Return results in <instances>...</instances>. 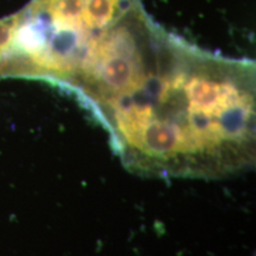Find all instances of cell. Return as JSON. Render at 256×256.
Instances as JSON below:
<instances>
[{
    "instance_id": "2",
    "label": "cell",
    "mask_w": 256,
    "mask_h": 256,
    "mask_svg": "<svg viewBox=\"0 0 256 256\" xmlns=\"http://www.w3.org/2000/svg\"><path fill=\"white\" fill-rule=\"evenodd\" d=\"M138 0H32L14 17L6 74L64 84L88 40Z\"/></svg>"
},
{
    "instance_id": "1",
    "label": "cell",
    "mask_w": 256,
    "mask_h": 256,
    "mask_svg": "<svg viewBox=\"0 0 256 256\" xmlns=\"http://www.w3.org/2000/svg\"><path fill=\"white\" fill-rule=\"evenodd\" d=\"M130 171L223 178L255 162V62L166 32L122 94L95 113Z\"/></svg>"
}]
</instances>
